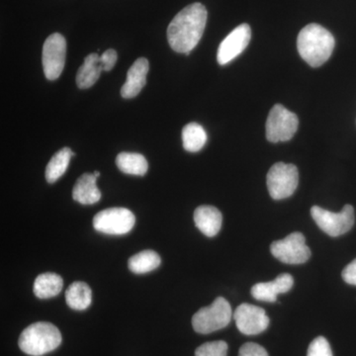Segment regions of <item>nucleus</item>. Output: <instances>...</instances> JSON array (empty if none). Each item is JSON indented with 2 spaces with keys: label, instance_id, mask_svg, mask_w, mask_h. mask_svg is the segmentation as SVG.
Returning a JSON list of instances; mask_svg holds the SVG:
<instances>
[{
  "label": "nucleus",
  "instance_id": "obj_22",
  "mask_svg": "<svg viewBox=\"0 0 356 356\" xmlns=\"http://www.w3.org/2000/svg\"><path fill=\"white\" fill-rule=\"evenodd\" d=\"M207 134L198 123H189L182 130V144L184 149L191 153H196L205 146Z\"/></svg>",
  "mask_w": 356,
  "mask_h": 356
},
{
  "label": "nucleus",
  "instance_id": "obj_15",
  "mask_svg": "<svg viewBox=\"0 0 356 356\" xmlns=\"http://www.w3.org/2000/svg\"><path fill=\"white\" fill-rule=\"evenodd\" d=\"M194 222L201 233L208 238H212L221 229L222 213L214 206H199L194 212Z\"/></svg>",
  "mask_w": 356,
  "mask_h": 356
},
{
  "label": "nucleus",
  "instance_id": "obj_26",
  "mask_svg": "<svg viewBox=\"0 0 356 356\" xmlns=\"http://www.w3.org/2000/svg\"><path fill=\"white\" fill-rule=\"evenodd\" d=\"M238 356H268L266 348H262L259 344L248 343L243 344L240 348Z\"/></svg>",
  "mask_w": 356,
  "mask_h": 356
},
{
  "label": "nucleus",
  "instance_id": "obj_11",
  "mask_svg": "<svg viewBox=\"0 0 356 356\" xmlns=\"http://www.w3.org/2000/svg\"><path fill=\"white\" fill-rule=\"evenodd\" d=\"M235 318L238 331L245 336H254L266 331L269 325V318L261 307L243 303L236 309Z\"/></svg>",
  "mask_w": 356,
  "mask_h": 356
},
{
  "label": "nucleus",
  "instance_id": "obj_19",
  "mask_svg": "<svg viewBox=\"0 0 356 356\" xmlns=\"http://www.w3.org/2000/svg\"><path fill=\"white\" fill-rule=\"evenodd\" d=\"M64 281L58 274L47 273L40 274L34 282V294L40 299H49L60 294Z\"/></svg>",
  "mask_w": 356,
  "mask_h": 356
},
{
  "label": "nucleus",
  "instance_id": "obj_13",
  "mask_svg": "<svg viewBox=\"0 0 356 356\" xmlns=\"http://www.w3.org/2000/svg\"><path fill=\"white\" fill-rule=\"evenodd\" d=\"M294 280L292 275L283 273L269 282L257 283L252 288V295L254 299L264 302H276L277 296L292 289Z\"/></svg>",
  "mask_w": 356,
  "mask_h": 356
},
{
  "label": "nucleus",
  "instance_id": "obj_3",
  "mask_svg": "<svg viewBox=\"0 0 356 356\" xmlns=\"http://www.w3.org/2000/svg\"><path fill=\"white\" fill-rule=\"evenodd\" d=\"M62 343V334L55 325L34 323L21 332L18 346L26 355L42 356L55 350Z\"/></svg>",
  "mask_w": 356,
  "mask_h": 356
},
{
  "label": "nucleus",
  "instance_id": "obj_24",
  "mask_svg": "<svg viewBox=\"0 0 356 356\" xmlns=\"http://www.w3.org/2000/svg\"><path fill=\"white\" fill-rule=\"evenodd\" d=\"M228 344L224 341H211L199 346L195 356H227Z\"/></svg>",
  "mask_w": 356,
  "mask_h": 356
},
{
  "label": "nucleus",
  "instance_id": "obj_14",
  "mask_svg": "<svg viewBox=\"0 0 356 356\" xmlns=\"http://www.w3.org/2000/svg\"><path fill=\"white\" fill-rule=\"evenodd\" d=\"M147 72L149 60L145 58H138L128 70L127 79L121 88L122 97L130 99L139 95L146 86Z\"/></svg>",
  "mask_w": 356,
  "mask_h": 356
},
{
  "label": "nucleus",
  "instance_id": "obj_10",
  "mask_svg": "<svg viewBox=\"0 0 356 356\" xmlns=\"http://www.w3.org/2000/svg\"><path fill=\"white\" fill-rule=\"evenodd\" d=\"M67 56V42L60 33H54L44 41L43 46V69L49 81L58 79L64 70Z\"/></svg>",
  "mask_w": 356,
  "mask_h": 356
},
{
  "label": "nucleus",
  "instance_id": "obj_8",
  "mask_svg": "<svg viewBox=\"0 0 356 356\" xmlns=\"http://www.w3.org/2000/svg\"><path fill=\"white\" fill-rule=\"evenodd\" d=\"M135 215L127 208L115 207L100 211L93 218V227L107 235H125L135 226Z\"/></svg>",
  "mask_w": 356,
  "mask_h": 356
},
{
  "label": "nucleus",
  "instance_id": "obj_27",
  "mask_svg": "<svg viewBox=\"0 0 356 356\" xmlns=\"http://www.w3.org/2000/svg\"><path fill=\"white\" fill-rule=\"evenodd\" d=\"M117 62V51L113 49H109L100 56V64H102V70L105 72H110Z\"/></svg>",
  "mask_w": 356,
  "mask_h": 356
},
{
  "label": "nucleus",
  "instance_id": "obj_1",
  "mask_svg": "<svg viewBox=\"0 0 356 356\" xmlns=\"http://www.w3.org/2000/svg\"><path fill=\"white\" fill-rule=\"evenodd\" d=\"M207 10L201 3L185 7L177 14L168 28V40L173 51L189 54L202 38Z\"/></svg>",
  "mask_w": 356,
  "mask_h": 356
},
{
  "label": "nucleus",
  "instance_id": "obj_16",
  "mask_svg": "<svg viewBox=\"0 0 356 356\" xmlns=\"http://www.w3.org/2000/svg\"><path fill=\"white\" fill-rule=\"evenodd\" d=\"M95 175L93 173H84L77 179L72 191V198L83 205H92L102 198V192L96 185Z\"/></svg>",
  "mask_w": 356,
  "mask_h": 356
},
{
  "label": "nucleus",
  "instance_id": "obj_2",
  "mask_svg": "<svg viewBox=\"0 0 356 356\" xmlns=\"http://www.w3.org/2000/svg\"><path fill=\"white\" fill-rule=\"evenodd\" d=\"M334 36L323 26L309 24L300 31L297 38V49L301 58L313 67L324 65L334 51Z\"/></svg>",
  "mask_w": 356,
  "mask_h": 356
},
{
  "label": "nucleus",
  "instance_id": "obj_20",
  "mask_svg": "<svg viewBox=\"0 0 356 356\" xmlns=\"http://www.w3.org/2000/svg\"><path fill=\"white\" fill-rule=\"evenodd\" d=\"M74 156L70 147H64L54 154L46 168V179L49 184H54L62 177L69 168L70 159Z\"/></svg>",
  "mask_w": 356,
  "mask_h": 356
},
{
  "label": "nucleus",
  "instance_id": "obj_23",
  "mask_svg": "<svg viewBox=\"0 0 356 356\" xmlns=\"http://www.w3.org/2000/svg\"><path fill=\"white\" fill-rule=\"evenodd\" d=\"M161 257L154 250H144L133 255L129 259L128 266L132 273L143 274L153 271L161 266Z\"/></svg>",
  "mask_w": 356,
  "mask_h": 356
},
{
  "label": "nucleus",
  "instance_id": "obj_28",
  "mask_svg": "<svg viewBox=\"0 0 356 356\" xmlns=\"http://www.w3.org/2000/svg\"><path fill=\"white\" fill-rule=\"evenodd\" d=\"M341 275H343V280L348 284L356 286V259L351 261L348 266H346Z\"/></svg>",
  "mask_w": 356,
  "mask_h": 356
},
{
  "label": "nucleus",
  "instance_id": "obj_21",
  "mask_svg": "<svg viewBox=\"0 0 356 356\" xmlns=\"http://www.w3.org/2000/svg\"><path fill=\"white\" fill-rule=\"evenodd\" d=\"M116 165L122 172L140 177L146 175L149 170L146 158L137 153L119 154L116 158Z\"/></svg>",
  "mask_w": 356,
  "mask_h": 356
},
{
  "label": "nucleus",
  "instance_id": "obj_17",
  "mask_svg": "<svg viewBox=\"0 0 356 356\" xmlns=\"http://www.w3.org/2000/svg\"><path fill=\"white\" fill-rule=\"evenodd\" d=\"M100 56L98 54H89L76 74V83L81 89L91 88L99 79L102 72Z\"/></svg>",
  "mask_w": 356,
  "mask_h": 356
},
{
  "label": "nucleus",
  "instance_id": "obj_25",
  "mask_svg": "<svg viewBox=\"0 0 356 356\" xmlns=\"http://www.w3.org/2000/svg\"><path fill=\"white\" fill-rule=\"evenodd\" d=\"M307 356H332L329 341L324 337H318L310 343Z\"/></svg>",
  "mask_w": 356,
  "mask_h": 356
},
{
  "label": "nucleus",
  "instance_id": "obj_12",
  "mask_svg": "<svg viewBox=\"0 0 356 356\" xmlns=\"http://www.w3.org/2000/svg\"><path fill=\"white\" fill-rule=\"evenodd\" d=\"M252 29L250 25L242 24L235 28L226 37L218 49L217 60L221 65L229 64L241 55L250 44Z\"/></svg>",
  "mask_w": 356,
  "mask_h": 356
},
{
  "label": "nucleus",
  "instance_id": "obj_5",
  "mask_svg": "<svg viewBox=\"0 0 356 356\" xmlns=\"http://www.w3.org/2000/svg\"><path fill=\"white\" fill-rule=\"evenodd\" d=\"M266 181L269 194L274 200L290 197L298 187V168L291 163H275L269 170Z\"/></svg>",
  "mask_w": 356,
  "mask_h": 356
},
{
  "label": "nucleus",
  "instance_id": "obj_4",
  "mask_svg": "<svg viewBox=\"0 0 356 356\" xmlns=\"http://www.w3.org/2000/svg\"><path fill=\"white\" fill-rule=\"evenodd\" d=\"M233 316L229 302L222 297H218L210 306L201 308L193 316L192 327L198 334H211L226 327Z\"/></svg>",
  "mask_w": 356,
  "mask_h": 356
},
{
  "label": "nucleus",
  "instance_id": "obj_6",
  "mask_svg": "<svg viewBox=\"0 0 356 356\" xmlns=\"http://www.w3.org/2000/svg\"><path fill=\"white\" fill-rule=\"evenodd\" d=\"M311 215L318 228L334 238L350 232L355 221V209L351 205L344 206L343 210L339 213L331 212L318 206H313Z\"/></svg>",
  "mask_w": 356,
  "mask_h": 356
},
{
  "label": "nucleus",
  "instance_id": "obj_7",
  "mask_svg": "<svg viewBox=\"0 0 356 356\" xmlns=\"http://www.w3.org/2000/svg\"><path fill=\"white\" fill-rule=\"evenodd\" d=\"M299 119L283 105H274L266 121V139L271 143L287 142L298 130Z\"/></svg>",
  "mask_w": 356,
  "mask_h": 356
},
{
  "label": "nucleus",
  "instance_id": "obj_29",
  "mask_svg": "<svg viewBox=\"0 0 356 356\" xmlns=\"http://www.w3.org/2000/svg\"><path fill=\"white\" fill-rule=\"evenodd\" d=\"M93 175H95L96 178H98V177H100V172H95V173H93Z\"/></svg>",
  "mask_w": 356,
  "mask_h": 356
},
{
  "label": "nucleus",
  "instance_id": "obj_18",
  "mask_svg": "<svg viewBox=\"0 0 356 356\" xmlns=\"http://www.w3.org/2000/svg\"><path fill=\"white\" fill-rule=\"evenodd\" d=\"M65 300L72 310L83 311L91 305L92 292L86 283L76 281L72 283L65 291Z\"/></svg>",
  "mask_w": 356,
  "mask_h": 356
},
{
  "label": "nucleus",
  "instance_id": "obj_9",
  "mask_svg": "<svg viewBox=\"0 0 356 356\" xmlns=\"http://www.w3.org/2000/svg\"><path fill=\"white\" fill-rule=\"evenodd\" d=\"M270 252L275 259L287 264H305L312 254L310 248L306 245L305 236L299 232L271 243Z\"/></svg>",
  "mask_w": 356,
  "mask_h": 356
}]
</instances>
